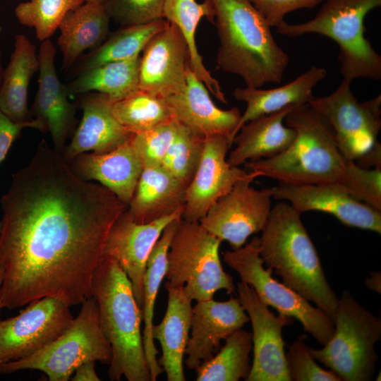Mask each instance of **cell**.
Wrapping results in <instances>:
<instances>
[{"label":"cell","mask_w":381,"mask_h":381,"mask_svg":"<svg viewBox=\"0 0 381 381\" xmlns=\"http://www.w3.org/2000/svg\"><path fill=\"white\" fill-rule=\"evenodd\" d=\"M0 308L44 297L69 306L92 296L109 232L127 205L80 177L43 140L1 197Z\"/></svg>","instance_id":"1"},{"label":"cell","mask_w":381,"mask_h":381,"mask_svg":"<svg viewBox=\"0 0 381 381\" xmlns=\"http://www.w3.org/2000/svg\"><path fill=\"white\" fill-rule=\"evenodd\" d=\"M219 40L218 66L247 87L280 83L289 64L264 17L250 0H211Z\"/></svg>","instance_id":"2"},{"label":"cell","mask_w":381,"mask_h":381,"mask_svg":"<svg viewBox=\"0 0 381 381\" xmlns=\"http://www.w3.org/2000/svg\"><path fill=\"white\" fill-rule=\"evenodd\" d=\"M260 237V255L283 284L316 304L334 321L339 298L324 274L317 250L290 204L272 207Z\"/></svg>","instance_id":"3"},{"label":"cell","mask_w":381,"mask_h":381,"mask_svg":"<svg viewBox=\"0 0 381 381\" xmlns=\"http://www.w3.org/2000/svg\"><path fill=\"white\" fill-rule=\"evenodd\" d=\"M91 294L97 303L102 330L111 349L109 378L151 381L141 333L142 309L131 281L116 260L103 258L93 274Z\"/></svg>","instance_id":"4"},{"label":"cell","mask_w":381,"mask_h":381,"mask_svg":"<svg viewBox=\"0 0 381 381\" xmlns=\"http://www.w3.org/2000/svg\"><path fill=\"white\" fill-rule=\"evenodd\" d=\"M284 121L296 131L291 145L272 157L247 162L246 167L279 183L341 182L347 160L339 150L334 132L326 118L306 103L295 105Z\"/></svg>","instance_id":"5"},{"label":"cell","mask_w":381,"mask_h":381,"mask_svg":"<svg viewBox=\"0 0 381 381\" xmlns=\"http://www.w3.org/2000/svg\"><path fill=\"white\" fill-rule=\"evenodd\" d=\"M381 6V0H326L317 15L299 24L284 21L276 32L288 37L319 34L339 46V72L351 82L360 78L381 79V56L365 37L364 19Z\"/></svg>","instance_id":"6"},{"label":"cell","mask_w":381,"mask_h":381,"mask_svg":"<svg viewBox=\"0 0 381 381\" xmlns=\"http://www.w3.org/2000/svg\"><path fill=\"white\" fill-rule=\"evenodd\" d=\"M81 304L76 318L56 339L31 356L1 363L0 373L38 370L50 381H67L84 363L109 365L111 349L100 326L97 301L91 296Z\"/></svg>","instance_id":"7"},{"label":"cell","mask_w":381,"mask_h":381,"mask_svg":"<svg viewBox=\"0 0 381 381\" xmlns=\"http://www.w3.org/2000/svg\"><path fill=\"white\" fill-rule=\"evenodd\" d=\"M334 325L331 339L321 349L309 348L310 355L341 380H370L377 360L374 346L381 337L380 319L344 291Z\"/></svg>","instance_id":"8"},{"label":"cell","mask_w":381,"mask_h":381,"mask_svg":"<svg viewBox=\"0 0 381 381\" xmlns=\"http://www.w3.org/2000/svg\"><path fill=\"white\" fill-rule=\"evenodd\" d=\"M221 243L199 222L180 219L167 253V282L183 286L192 301L213 298L221 289L229 294L234 293L236 287L233 278L224 272L221 263Z\"/></svg>","instance_id":"9"},{"label":"cell","mask_w":381,"mask_h":381,"mask_svg":"<svg viewBox=\"0 0 381 381\" xmlns=\"http://www.w3.org/2000/svg\"><path fill=\"white\" fill-rule=\"evenodd\" d=\"M260 250V238L255 236L245 246L226 251L223 259L265 305L275 308L280 315L299 320L307 332L325 345L334 333L332 319L296 291L274 279L273 270L264 268Z\"/></svg>","instance_id":"10"},{"label":"cell","mask_w":381,"mask_h":381,"mask_svg":"<svg viewBox=\"0 0 381 381\" xmlns=\"http://www.w3.org/2000/svg\"><path fill=\"white\" fill-rule=\"evenodd\" d=\"M343 79L334 92L309 102L330 123L339 150L346 160L355 161L377 143L381 128V95L358 102Z\"/></svg>","instance_id":"11"},{"label":"cell","mask_w":381,"mask_h":381,"mask_svg":"<svg viewBox=\"0 0 381 381\" xmlns=\"http://www.w3.org/2000/svg\"><path fill=\"white\" fill-rule=\"evenodd\" d=\"M70 307L44 297L28 304L18 315L0 320V364L31 356L56 339L73 322Z\"/></svg>","instance_id":"12"},{"label":"cell","mask_w":381,"mask_h":381,"mask_svg":"<svg viewBox=\"0 0 381 381\" xmlns=\"http://www.w3.org/2000/svg\"><path fill=\"white\" fill-rule=\"evenodd\" d=\"M252 182L237 181L199 222L209 233L228 241L232 250L241 248L250 235L262 230L272 210V188L258 190L250 186Z\"/></svg>","instance_id":"13"},{"label":"cell","mask_w":381,"mask_h":381,"mask_svg":"<svg viewBox=\"0 0 381 381\" xmlns=\"http://www.w3.org/2000/svg\"><path fill=\"white\" fill-rule=\"evenodd\" d=\"M238 299L251 322L253 360L247 381H290L282 331L293 318L276 316L248 284L237 285Z\"/></svg>","instance_id":"14"},{"label":"cell","mask_w":381,"mask_h":381,"mask_svg":"<svg viewBox=\"0 0 381 381\" xmlns=\"http://www.w3.org/2000/svg\"><path fill=\"white\" fill-rule=\"evenodd\" d=\"M230 147L229 140L224 136L212 135L205 139L200 164L186 188L182 219L200 222L214 203L229 192L237 181H253L261 176L257 171L247 172L231 166L226 161Z\"/></svg>","instance_id":"15"},{"label":"cell","mask_w":381,"mask_h":381,"mask_svg":"<svg viewBox=\"0 0 381 381\" xmlns=\"http://www.w3.org/2000/svg\"><path fill=\"white\" fill-rule=\"evenodd\" d=\"M142 52L139 89L164 98L185 90L190 54L184 37L174 24L168 22Z\"/></svg>","instance_id":"16"},{"label":"cell","mask_w":381,"mask_h":381,"mask_svg":"<svg viewBox=\"0 0 381 381\" xmlns=\"http://www.w3.org/2000/svg\"><path fill=\"white\" fill-rule=\"evenodd\" d=\"M272 197L290 202L300 214L317 210L334 216L344 224L381 233V212L358 201L341 182L310 185L279 183Z\"/></svg>","instance_id":"17"},{"label":"cell","mask_w":381,"mask_h":381,"mask_svg":"<svg viewBox=\"0 0 381 381\" xmlns=\"http://www.w3.org/2000/svg\"><path fill=\"white\" fill-rule=\"evenodd\" d=\"M183 210L147 224L133 220L126 210L111 226L104 246V257L117 262L131 281L134 296L142 309L143 280L150 254L164 228L181 219Z\"/></svg>","instance_id":"18"},{"label":"cell","mask_w":381,"mask_h":381,"mask_svg":"<svg viewBox=\"0 0 381 381\" xmlns=\"http://www.w3.org/2000/svg\"><path fill=\"white\" fill-rule=\"evenodd\" d=\"M250 321L238 298L226 301L213 298L196 301L192 309L191 326L185 364L195 370L210 360L220 347L221 341Z\"/></svg>","instance_id":"19"},{"label":"cell","mask_w":381,"mask_h":381,"mask_svg":"<svg viewBox=\"0 0 381 381\" xmlns=\"http://www.w3.org/2000/svg\"><path fill=\"white\" fill-rule=\"evenodd\" d=\"M56 53V48L49 40L41 42L38 54V89L34 100L33 113L49 132L54 149L62 155L67 138L75 131V108L68 99L65 84L57 75Z\"/></svg>","instance_id":"20"},{"label":"cell","mask_w":381,"mask_h":381,"mask_svg":"<svg viewBox=\"0 0 381 381\" xmlns=\"http://www.w3.org/2000/svg\"><path fill=\"white\" fill-rule=\"evenodd\" d=\"M165 99L174 119L190 132L204 139L212 135L224 136L231 146L241 117L239 109L218 108L204 83L196 78L190 67L185 90Z\"/></svg>","instance_id":"21"},{"label":"cell","mask_w":381,"mask_h":381,"mask_svg":"<svg viewBox=\"0 0 381 381\" xmlns=\"http://www.w3.org/2000/svg\"><path fill=\"white\" fill-rule=\"evenodd\" d=\"M83 95L80 103L83 110L81 121L62 154L67 162L84 152L101 154L111 151L133 135L115 117L113 101L108 95L97 92Z\"/></svg>","instance_id":"22"},{"label":"cell","mask_w":381,"mask_h":381,"mask_svg":"<svg viewBox=\"0 0 381 381\" xmlns=\"http://www.w3.org/2000/svg\"><path fill=\"white\" fill-rule=\"evenodd\" d=\"M71 161V167L80 177L97 181L127 206L143 170L131 138L111 151L101 154L84 152Z\"/></svg>","instance_id":"23"},{"label":"cell","mask_w":381,"mask_h":381,"mask_svg":"<svg viewBox=\"0 0 381 381\" xmlns=\"http://www.w3.org/2000/svg\"><path fill=\"white\" fill-rule=\"evenodd\" d=\"M164 286L168 295L166 313L152 329V337L159 341L162 349L157 361L168 381H185L183 357L190 337L192 300L185 293L183 286L167 282Z\"/></svg>","instance_id":"24"},{"label":"cell","mask_w":381,"mask_h":381,"mask_svg":"<svg viewBox=\"0 0 381 381\" xmlns=\"http://www.w3.org/2000/svg\"><path fill=\"white\" fill-rule=\"evenodd\" d=\"M297 104L262 115L244 123L233 140L236 147L227 162L238 167L248 161L267 159L284 151L292 143L296 131L283 123L286 115Z\"/></svg>","instance_id":"25"},{"label":"cell","mask_w":381,"mask_h":381,"mask_svg":"<svg viewBox=\"0 0 381 381\" xmlns=\"http://www.w3.org/2000/svg\"><path fill=\"white\" fill-rule=\"evenodd\" d=\"M187 186L162 166L143 169L126 212L147 224L183 210Z\"/></svg>","instance_id":"26"},{"label":"cell","mask_w":381,"mask_h":381,"mask_svg":"<svg viewBox=\"0 0 381 381\" xmlns=\"http://www.w3.org/2000/svg\"><path fill=\"white\" fill-rule=\"evenodd\" d=\"M110 19L103 4L88 1L67 13L58 28L63 69L71 66L85 51L93 50L104 42Z\"/></svg>","instance_id":"27"},{"label":"cell","mask_w":381,"mask_h":381,"mask_svg":"<svg viewBox=\"0 0 381 381\" xmlns=\"http://www.w3.org/2000/svg\"><path fill=\"white\" fill-rule=\"evenodd\" d=\"M322 67L311 66L293 81L273 89L251 87H236L234 90L236 99L246 103L236 128V134L248 121L262 115L269 114L291 104H303L314 97L313 89L327 75Z\"/></svg>","instance_id":"28"},{"label":"cell","mask_w":381,"mask_h":381,"mask_svg":"<svg viewBox=\"0 0 381 381\" xmlns=\"http://www.w3.org/2000/svg\"><path fill=\"white\" fill-rule=\"evenodd\" d=\"M39 68L35 46L25 35H16L13 51L3 71L0 85V110L14 122L29 120L28 87Z\"/></svg>","instance_id":"29"},{"label":"cell","mask_w":381,"mask_h":381,"mask_svg":"<svg viewBox=\"0 0 381 381\" xmlns=\"http://www.w3.org/2000/svg\"><path fill=\"white\" fill-rule=\"evenodd\" d=\"M214 23V11L211 0L198 3L195 0H163V18L174 24L188 45L190 68L196 78L202 82L208 91L217 99L227 103L219 81L205 68L195 42L198 25L202 18Z\"/></svg>","instance_id":"30"},{"label":"cell","mask_w":381,"mask_h":381,"mask_svg":"<svg viewBox=\"0 0 381 381\" xmlns=\"http://www.w3.org/2000/svg\"><path fill=\"white\" fill-rule=\"evenodd\" d=\"M179 219L172 221L163 230L150 254L144 276L143 305L142 308L144 322L143 339L151 381L157 380L158 376L164 372L157 358L159 352L155 345L152 329L154 325L153 318L155 302L160 285L165 277L167 253L171 238Z\"/></svg>","instance_id":"31"},{"label":"cell","mask_w":381,"mask_h":381,"mask_svg":"<svg viewBox=\"0 0 381 381\" xmlns=\"http://www.w3.org/2000/svg\"><path fill=\"white\" fill-rule=\"evenodd\" d=\"M140 63V55L88 69L65 85L67 93L69 96L97 92L113 102L121 99L139 90Z\"/></svg>","instance_id":"32"},{"label":"cell","mask_w":381,"mask_h":381,"mask_svg":"<svg viewBox=\"0 0 381 381\" xmlns=\"http://www.w3.org/2000/svg\"><path fill=\"white\" fill-rule=\"evenodd\" d=\"M167 23L162 18L145 24L122 27L111 33L96 49L80 57L73 73L77 75L95 66L139 56L149 40Z\"/></svg>","instance_id":"33"},{"label":"cell","mask_w":381,"mask_h":381,"mask_svg":"<svg viewBox=\"0 0 381 381\" xmlns=\"http://www.w3.org/2000/svg\"><path fill=\"white\" fill-rule=\"evenodd\" d=\"M252 334L239 329L225 339V344L196 370L197 381H238L246 380L250 370Z\"/></svg>","instance_id":"34"},{"label":"cell","mask_w":381,"mask_h":381,"mask_svg":"<svg viewBox=\"0 0 381 381\" xmlns=\"http://www.w3.org/2000/svg\"><path fill=\"white\" fill-rule=\"evenodd\" d=\"M112 110L118 121L132 134L174 119L165 98L140 89L113 102Z\"/></svg>","instance_id":"35"},{"label":"cell","mask_w":381,"mask_h":381,"mask_svg":"<svg viewBox=\"0 0 381 381\" xmlns=\"http://www.w3.org/2000/svg\"><path fill=\"white\" fill-rule=\"evenodd\" d=\"M85 2V0H30L18 4L14 11L19 23L33 28L37 38L43 42L52 36L68 12Z\"/></svg>","instance_id":"36"},{"label":"cell","mask_w":381,"mask_h":381,"mask_svg":"<svg viewBox=\"0 0 381 381\" xmlns=\"http://www.w3.org/2000/svg\"><path fill=\"white\" fill-rule=\"evenodd\" d=\"M204 145V138L195 135L179 123L176 134L162 167L188 187L200 164Z\"/></svg>","instance_id":"37"},{"label":"cell","mask_w":381,"mask_h":381,"mask_svg":"<svg viewBox=\"0 0 381 381\" xmlns=\"http://www.w3.org/2000/svg\"><path fill=\"white\" fill-rule=\"evenodd\" d=\"M178 124L174 119L146 131L132 135L131 143L143 169L162 166L176 134Z\"/></svg>","instance_id":"38"},{"label":"cell","mask_w":381,"mask_h":381,"mask_svg":"<svg viewBox=\"0 0 381 381\" xmlns=\"http://www.w3.org/2000/svg\"><path fill=\"white\" fill-rule=\"evenodd\" d=\"M341 183L354 199L381 211V167L364 169L347 160Z\"/></svg>","instance_id":"39"},{"label":"cell","mask_w":381,"mask_h":381,"mask_svg":"<svg viewBox=\"0 0 381 381\" xmlns=\"http://www.w3.org/2000/svg\"><path fill=\"white\" fill-rule=\"evenodd\" d=\"M103 5L111 19L122 27L163 18V0H107Z\"/></svg>","instance_id":"40"},{"label":"cell","mask_w":381,"mask_h":381,"mask_svg":"<svg viewBox=\"0 0 381 381\" xmlns=\"http://www.w3.org/2000/svg\"><path fill=\"white\" fill-rule=\"evenodd\" d=\"M303 337L295 341L285 354L290 380L340 381L333 371L324 370L315 363Z\"/></svg>","instance_id":"41"},{"label":"cell","mask_w":381,"mask_h":381,"mask_svg":"<svg viewBox=\"0 0 381 381\" xmlns=\"http://www.w3.org/2000/svg\"><path fill=\"white\" fill-rule=\"evenodd\" d=\"M266 20L269 25L277 27L284 20L289 13L301 9L313 8L323 0H250Z\"/></svg>","instance_id":"42"},{"label":"cell","mask_w":381,"mask_h":381,"mask_svg":"<svg viewBox=\"0 0 381 381\" xmlns=\"http://www.w3.org/2000/svg\"><path fill=\"white\" fill-rule=\"evenodd\" d=\"M26 128H35L43 133L47 131L44 123L36 118L22 122H14L0 110V164L6 157L13 142ZM1 228L0 220V231Z\"/></svg>","instance_id":"43"},{"label":"cell","mask_w":381,"mask_h":381,"mask_svg":"<svg viewBox=\"0 0 381 381\" xmlns=\"http://www.w3.org/2000/svg\"><path fill=\"white\" fill-rule=\"evenodd\" d=\"M356 160H357L358 163H355L361 168L371 169V167H381L380 144L377 142L371 150Z\"/></svg>","instance_id":"44"},{"label":"cell","mask_w":381,"mask_h":381,"mask_svg":"<svg viewBox=\"0 0 381 381\" xmlns=\"http://www.w3.org/2000/svg\"><path fill=\"white\" fill-rule=\"evenodd\" d=\"M95 362H86L79 365L73 373V380L74 381H99L95 368Z\"/></svg>","instance_id":"45"},{"label":"cell","mask_w":381,"mask_h":381,"mask_svg":"<svg viewBox=\"0 0 381 381\" xmlns=\"http://www.w3.org/2000/svg\"><path fill=\"white\" fill-rule=\"evenodd\" d=\"M366 286L373 290L380 293V272H372L370 278L365 279Z\"/></svg>","instance_id":"46"},{"label":"cell","mask_w":381,"mask_h":381,"mask_svg":"<svg viewBox=\"0 0 381 381\" xmlns=\"http://www.w3.org/2000/svg\"><path fill=\"white\" fill-rule=\"evenodd\" d=\"M3 71L4 70L2 69V66H1V52L0 50V85H1V80H2Z\"/></svg>","instance_id":"47"},{"label":"cell","mask_w":381,"mask_h":381,"mask_svg":"<svg viewBox=\"0 0 381 381\" xmlns=\"http://www.w3.org/2000/svg\"><path fill=\"white\" fill-rule=\"evenodd\" d=\"M107 0H85V1L104 4Z\"/></svg>","instance_id":"48"},{"label":"cell","mask_w":381,"mask_h":381,"mask_svg":"<svg viewBox=\"0 0 381 381\" xmlns=\"http://www.w3.org/2000/svg\"><path fill=\"white\" fill-rule=\"evenodd\" d=\"M1 278H2V270L0 269V286H1ZM1 310V308H0Z\"/></svg>","instance_id":"49"}]
</instances>
